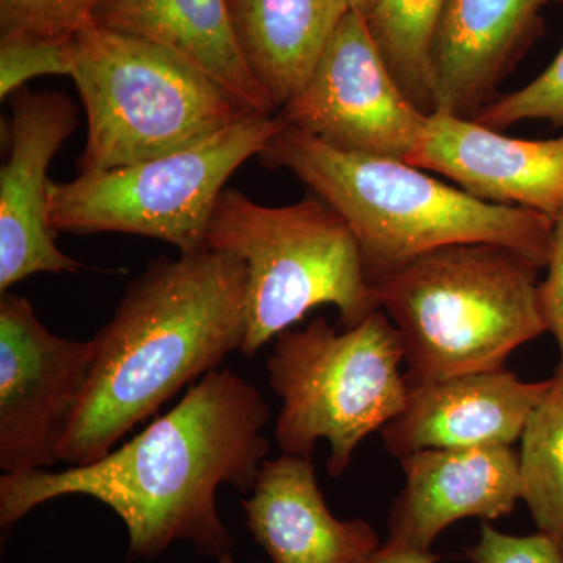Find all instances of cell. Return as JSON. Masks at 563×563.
<instances>
[{"label":"cell","instance_id":"cell-1","mask_svg":"<svg viewBox=\"0 0 563 563\" xmlns=\"http://www.w3.org/2000/svg\"><path fill=\"white\" fill-rule=\"evenodd\" d=\"M269 407L262 393L231 369L191 385L168 413L99 461L62 472L3 474V536L36 507L63 496H90L109 506L129 532L131 558L155 559L176 542L199 554L231 553L221 520V485L251 492L269 442Z\"/></svg>","mask_w":563,"mask_h":563},{"label":"cell","instance_id":"cell-2","mask_svg":"<svg viewBox=\"0 0 563 563\" xmlns=\"http://www.w3.org/2000/svg\"><path fill=\"white\" fill-rule=\"evenodd\" d=\"M247 269L207 250L152 261L96 333V357L60 461L88 465L185 387L220 369L246 336Z\"/></svg>","mask_w":563,"mask_h":563},{"label":"cell","instance_id":"cell-3","mask_svg":"<svg viewBox=\"0 0 563 563\" xmlns=\"http://www.w3.org/2000/svg\"><path fill=\"white\" fill-rule=\"evenodd\" d=\"M284 168L350 225L372 284L418 255L463 243L510 247L547 268L554 221L523 207L495 206L399 158L335 150L285 125L258 155Z\"/></svg>","mask_w":563,"mask_h":563},{"label":"cell","instance_id":"cell-4","mask_svg":"<svg viewBox=\"0 0 563 563\" xmlns=\"http://www.w3.org/2000/svg\"><path fill=\"white\" fill-rule=\"evenodd\" d=\"M540 269L510 247L463 243L374 282L379 309L402 340L409 388L506 368L515 350L547 332Z\"/></svg>","mask_w":563,"mask_h":563},{"label":"cell","instance_id":"cell-5","mask_svg":"<svg viewBox=\"0 0 563 563\" xmlns=\"http://www.w3.org/2000/svg\"><path fill=\"white\" fill-rule=\"evenodd\" d=\"M206 244L246 265V336L240 352L247 357L314 307L335 306L343 329L355 328L380 310L354 233L317 196L268 207L243 192L224 190Z\"/></svg>","mask_w":563,"mask_h":563},{"label":"cell","instance_id":"cell-6","mask_svg":"<svg viewBox=\"0 0 563 563\" xmlns=\"http://www.w3.org/2000/svg\"><path fill=\"white\" fill-rule=\"evenodd\" d=\"M70 51L88 121L80 173L161 157L252 113L179 55L131 33L92 24Z\"/></svg>","mask_w":563,"mask_h":563},{"label":"cell","instance_id":"cell-7","mask_svg":"<svg viewBox=\"0 0 563 563\" xmlns=\"http://www.w3.org/2000/svg\"><path fill=\"white\" fill-rule=\"evenodd\" d=\"M402 363L401 336L383 310L343 332L321 317L282 332L266 362L282 404L274 429L282 454L312 459L325 440L328 472L342 476L358 444L406 407Z\"/></svg>","mask_w":563,"mask_h":563},{"label":"cell","instance_id":"cell-8","mask_svg":"<svg viewBox=\"0 0 563 563\" xmlns=\"http://www.w3.org/2000/svg\"><path fill=\"white\" fill-rule=\"evenodd\" d=\"M280 114L251 113L180 150L120 168L80 173L49 188L54 232H117L162 240L180 254L207 250L225 181L285 128Z\"/></svg>","mask_w":563,"mask_h":563},{"label":"cell","instance_id":"cell-9","mask_svg":"<svg viewBox=\"0 0 563 563\" xmlns=\"http://www.w3.org/2000/svg\"><path fill=\"white\" fill-rule=\"evenodd\" d=\"M95 357V336L74 342L55 335L24 296L2 292L0 468L5 474L40 472L62 462Z\"/></svg>","mask_w":563,"mask_h":563},{"label":"cell","instance_id":"cell-10","mask_svg":"<svg viewBox=\"0 0 563 563\" xmlns=\"http://www.w3.org/2000/svg\"><path fill=\"white\" fill-rule=\"evenodd\" d=\"M279 114L335 150L399 161L420 147L429 118L393 77L357 10L344 14L312 79Z\"/></svg>","mask_w":563,"mask_h":563},{"label":"cell","instance_id":"cell-11","mask_svg":"<svg viewBox=\"0 0 563 563\" xmlns=\"http://www.w3.org/2000/svg\"><path fill=\"white\" fill-rule=\"evenodd\" d=\"M10 98L11 151L0 172V292L35 274L81 268L55 243L47 179L52 158L76 131V106L65 92L25 87Z\"/></svg>","mask_w":563,"mask_h":563},{"label":"cell","instance_id":"cell-12","mask_svg":"<svg viewBox=\"0 0 563 563\" xmlns=\"http://www.w3.org/2000/svg\"><path fill=\"white\" fill-rule=\"evenodd\" d=\"M442 174L459 188L495 206L563 214V135L523 140L476 121L433 111L420 147L407 161Z\"/></svg>","mask_w":563,"mask_h":563},{"label":"cell","instance_id":"cell-13","mask_svg":"<svg viewBox=\"0 0 563 563\" xmlns=\"http://www.w3.org/2000/svg\"><path fill=\"white\" fill-rule=\"evenodd\" d=\"M563 0H446L433 40V111L474 120L543 35L542 11Z\"/></svg>","mask_w":563,"mask_h":563},{"label":"cell","instance_id":"cell-14","mask_svg":"<svg viewBox=\"0 0 563 563\" xmlns=\"http://www.w3.org/2000/svg\"><path fill=\"white\" fill-rule=\"evenodd\" d=\"M399 462L404 487L391 504L388 542L431 550L455 521L498 520L521 499L520 459L506 444L417 451Z\"/></svg>","mask_w":563,"mask_h":563},{"label":"cell","instance_id":"cell-15","mask_svg":"<svg viewBox=\"0 0 563 563\" xmlns=\"http://www.w3.org/2000/svg\"><path fill=\"white\" fill-rule=\"evenodd\" d=\"M550 387L507 368L462 374L409 388L406 407L380 431L388 454L450 448L512 446Z\"/></svg>","mask_w":563,"mask_h":563},{"label":"cell","instance_id":"cell-16","mask_svg":"<svg viewBox=\"0 0 563 563\" xmlns=\"http://www.w3.org/2000/svg\"><path fill=\"white\" fill-rule=\"evenodd\" d=\"M242 507L273 563H369L383 544L365 520H339L329 510L312 459L302 455L266 459Z\"/></svg>","mask_w":563,"mask_h":563},{"label":"cell","instance_id":"cell-17","mask_svg":"<svg viewBox=\"0 0 563 563\" xmlns=\"http://www.w3.org/2000/svg\"><path fill=\"white\" fill-rule=\"evenodd\" d=\"M96 24L174 52L252 113H279L244 60L229 0H98Z\"/></svg>","mask_w":563,"mask_h":563},{"label":"cell","instance_id":"cell-18","mask_svg":"<svg viewBox=\"0 0 563 563\" xmlns=\"http://www.w3.org/2000/svg\"><path fill=\"white\" fill-rule=\"evenodd\" d=\"M252 76L277 111L312 79L347 10L344 0H229Z\"/></svg>","mask_w":563,"mask_h":563},{"label":"cell","instance_id":"cell-19","mask_svg":"<svg viewBox=\"0 0 563 563\" xmlns=\"http://www.w3.org/2000/svg\"><path fill=\"white\" fill-rule=\"evenodd\" d=\"M446 0H369L366 29L399 87L426 114L433 113V40Z\"/></svg>","mask_w":563,"mask_h":563},{"label":"cell","instance_id":"cell-20","mask_svg":"<svg viewBox=\"0 0 563 563\" xmlns=\"http://www.w3.org/2000/svg\"><path fill=\"white\" fill-rule=\"evenodd\" d=\"M520 442L521 501L563 554V357Z\"/></svg>","mask_w":563,"mask_h":563},{"label":"cell","instance_id":"cell-21","mask_svg":"<svg viewBox=\"0 0 563 563\" xmlns=\"http://www.w3.org/2000/svg\"><path fill=\"white\" fill-rule=\"evenodd\" d=\"M98 0H0V36L70 40L96 24Z\"/></svg>","mask_w":563,"mask_h":563},{"label":"cell","instance_id":"cell-22","mask_svg":"<svg viewBox=\"0 0 563 563\" xmlns=\"http://www.w3.org/2000/svg\"><path fill=\"white\" fill-rule=\"evenodd\" d=\"M529 120L550 121L554 128H563V47L537 79L520 90L499 95L473 121L501 132Z\"/></svg>","mask_w":563,"mask_h":563},{"label":"cell","instance_id":"cell-23","mask_svg":"<svg viewBox=\"0 0 563 563\" xmlns=\"http://www.w3.org/2000/svg\"><path fill=\"white\" fill-rule=\"evenodd\" d=\"M70 40L0 36V96L10 98L41 76H73Z\"/></svg>","mask_w":563,"mask_h":563},{"label":"cell","instance_id":"cell-24","mask_svg":"<svg viewBox=\"0 0 563 563\" xmlns=\"http://www.w3.org/2000/svg\"><path fill=\"white\" fill-rule=\"evenodd\" d=\"M465 558L473 563H563L562 551L544 533L510 536L487 521L477 543L466 548Z\"/></svg>","mask_w":563,"mask_h":563},{"label":"cell","instance_id":"cell-25","mask_svg":"<svg viewBox=\"0 0 563 563\" xmlns=\"http://www.w3.org/2000/svg\"><path fill=\"white\" fill-rule=\"evenodd\" d=\"M547 279L540 282V309L547 332L554 336L563 357V214L555 218Z\"/></svg>","mask_w":563,"mask_h":563},{"label":"cell","instance_id":"cell-26","mask_svg":"<svg viewBox=\"0 0 563 563\" xmlns=\"http://www.w3.org/2000/svg\"><path fill=\"white\" fill-rule=\"evenodd\" d=\"M439 555L432 550H418L406 544L385 542L369 563H437Z\"/></svg>","mask_w":563,"mask_h":563},{"label":"cell","instance_id":"cell-27","mask_svg":"<svg viewBox=\"0 0 563 563\" xmlns=\"http://www.w3.org/2000/svg\"><path fill=\"white\" fill-rule=\"evenodd\" d=\"M344 2L347 3V7H350L351 10H357L363 13V11L366 10V7H368L369 0H344Z\"/></svg>","mask_w":563,"mask_h":563},{"label":"cell","instance_id":"cell-28","mask_svg":"<svg viewBox=\"0 0 563 563\" xmlns=\"http://www.w3.org/2000/svg\"><path fill=\"white\" fill-rule=\"evenodd\" d=\"M217 563H236L233 559L232 553L222 554L220 559H217Z\"/></svg>","mask_w":563,"mask_h":563}]
</instances>
